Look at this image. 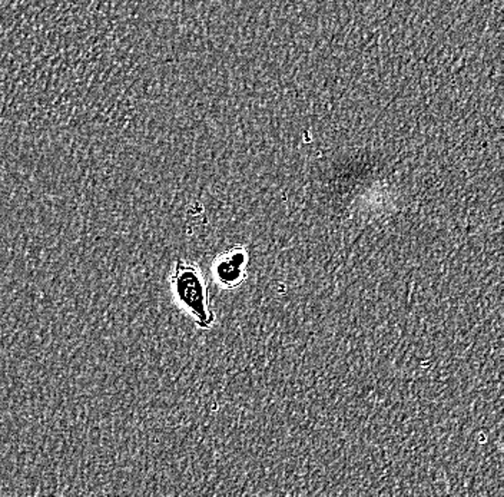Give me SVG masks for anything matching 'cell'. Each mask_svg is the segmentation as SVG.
<instances>
[{"label": "cell", "instance_id": "obj_1", "mask_svg": "<svg viewBox=\"0 0 504 497\" xmlns=\"http://www.w3.org/2000/svg\"><path fill=\"white\" fill-rule=\"evenodd\" d=\"M171 284L179 303L194 315L196 326L210 329L215 321V315L211 310L207 280L200 268L178 259L171 276Z\"/></svg>", "mask_w": 504, "mask_h": 497}, {"label": "cell", "instance_id": "obj_2", "mask_svg": "<svg viewBox=\"0 0 504 497\" xmlns=\"http://www.w3.org/2000/svg\"><path fill=\"white\" fill-rule=\"evenodd\" d=\"M248 251L242 246L228 249L218 257L214 264V276L224 287H238L246 280Z\"/></svg>", "mask_w": 504, "mask_h": 497}]
</instances>
